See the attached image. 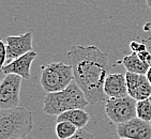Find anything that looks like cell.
Returning <instances> with one entry per match:
<instances>
[{
    "mask_svg": "<svg viewBox=\"0 0 151 139\" xmlns=\"http://www.w3.org/2000/svg\"><path fill=\"white\" fill-rule=\"evenodd\" d=\"M109 55L99 47L73 45L68 52V59L73 69L74 81L85 93L90 105L105 101L104 82L109 67Z\"/></svg>",
    "mask_w": 151,
    "mask_h": 139,
    "instance_id": "6da1fadb",
    "label": "cell"
},
{
    "mask_svg": "<svg viewBox=\"0 0 151 139\" xmlns=\"http://www.w3.org/2000/svg\"><path fill=\"white\" fill-rule=\"evenodd\" d=\"M85 93L75 81H72L62 91L47 93L43 101V111L50 116H59L72 109H85L88 106Z\"/></svg>",
    "mask_w": 151,
    "mask_h": 139,
    "instance_id": "7a4b0ae2",
    "label": "cell"
},
{
    "mask_svg": "<svg viewBox=\"0 0 151 139\" xmlns=\"http://www.w3.org/2000/svg\"><path fill=\"white\" fill-rule=\"evenodd\" d=\"M32 113L26 108L0 110V139H20L33 130Z\"/></svg>",
    "mask_w": 151,
    "mask_h": 139,
    "instance_id": "3957f363",
    "label": "cell"
},
{
    "mask_svg": "<svg viewBox=\"0 0 151 139\" xmlns=\"http://www.w3.org/2000/svg\"><path fill=\"white\" fill-rule=\"evenodd\" d=\"M74 81L71 64L52 62L41 67V86L46 93L62 91Z\"/></svg>",
    "mask_w": 151,
    "mask_h": 139,
    "instance_id": "277c9868",
    "label": "cell"
},
{
    "mask_svg": "<svg viewBox=\"0 0 151 139\" xmlns=\"http://www.w3.org/2000/svg\"><path fill=\"white\" fill-rule=\"evenodd\" d=\"M137 101L132 96L108 99L105 103V112L111 122L120 124L136 118Z\"/></svg>",
    "mask_w": 151,
    "mask_h": 139,
    "instance_id": "5b68a950",
    "label": "cell"
},
{
    "mask_svg": "<svg viewBox=\"0 0 151 139\" xmlns=\"http://www.w3.org/2000/svg\"><path fill=\"white\" fill-rule=\"evenodd\" d=\"M22 77L16 74H8L0 85V108L11 109L19 107V92Z\"/></svg>",
    "mask_w": 151,
    "mask_h": 139,
    "instance_id": "8992f818",
    "label": "cell"
},
{
    "mask_svg": "<svg viewBox=\"0 0 151 139\" xmlns=\"http://www.w3.org/2000/svg\"><path fill=\"white\" fill-rule=\"evenodd\" d=\"M32 41H33V34H32L31 31L25 32V33L19 35H9V37H6V64H9L10 62L19 58L27 52H32Z\"/></svg>",
    "mask_w": 151,
    "mask_h": 139,
    "instance_id": "52a82bcc",
    "label": "cell"
},
{
    "mask_svg": "<svg viewBox=\"0 0 151 139\" xmlns=\"http://www.w3.org/2000/svg\"><path fill=\"white\" fill-rule=\"evenodd\" d=\"M117 134L119 138L151 139V123L136 117L128 122L117 124Z\"/></svg>",
    "mask_w": 151,
    "mask_h": 139,
    "instance_id": "ba28073f",
    "label": "cell"
},
{
    "mask_svg": "<svg viewBox=\"0 0 151 139\" xmlns=\"http://www.w3.org/2000/svg\"><path fill=\"white\" fill-rule=\"evenodd\" d=\"M38 54L35 52H29L25 54L24 56L19 58L15 59L9 64H6L1 67L2 73L6 75L8 74H16L20 76L23 79H29L30 78V70H31V64L37 58Z\"/></svg>",
    "mask_w": 151,
    "mask_h": 139,
    "instance_id": "9c48e42d",
    "label": "cell"
},
{
    "mask_svg": "<svg viewBox=\"0 0 151 139\" xmlns=\"http://www.w3.org/2000/svg\"><path fill=\"white\" fill-rule=\"evenodd\" d=\"M104 92L109 99L124 97L129 95L125 75L121 73L108 74L104 82Z\"/></svg>",
    "mask_w": 151,
    "mask_h": 139,
    "instance_id": "30bf717a",
    "label": "cell"
},
{
    "mask_svg": "<svg viewBox=\"0 0 151 139\" xmlns=\"http://www.w3.org/2000/svg\"><path fill=\"white\" fill-rule=\"evenodd\" d=\"M90 120L89 113L84 109H72L68 110L65 112H62L61 115L57 116V122L61 121H68L74 124L76 128H84L87 123Z\"/></svg>",
    "mask_w": 151,
    "mask_h": 139,
    "instance_id": "8fae6325",
    "label": "cell"
},
{
    "mask_svg": "<svg viewBox=\"0 0 151 139\" xmlns=\"http://www.w3.org/2000/svg\"><path fill=\"white\" fill-rule=\"evenodd\" d=\"M121 63L125 67L127 72L135 73L139 75H146L149 70V63L144 62L139 58V56L133 52L131 55H127L124 58L121 60Z\"/></svg>",
    "mask_w": 151,
    "mask_h": 139,
    "instance_id": "7c38bea8",
    "label": "cell"
},
{
    "mask_svg": "<svg viewBox=\"0 0 151 139\" xmlns=\"http://www.w3.org/2000/svg\"><path fill=\"white\" fill-rule=\"evenodd\" d=\"M77 130H78V128H76L75 125L68 121L57 122L55 128L56 135H57L58 139H70L71 137L75 135Z\"/></svg>",
    "mask_w": 151,
    "mask_h": 139,
    "instance_id": "4fadbf2b",
    "label": "cell"
},
{
    "mask_svg": "<svg viewBox=\"0 0 151 139\" xmlns=\"http://www.w3.org/2000/svg\"><path fill=\"white\" fill-rule=\"evenodd\" d=\"M151 95V84L149 82L148 78L146 77V75H142V79H140L139 86L137 88L136 93L134 95V99L138 101H142V100H148Z\"/></svg>",
    "mask_w": 151,
    "mask_h": 139,
    "instance_id": "5bb4252c",
    "label": "cell"
},
{
    "mask_svg": "<svg viewBox=\"0 0 151 139\" xmlns=\"http://www.w3.org/2000/svg\"><path fill=\"white\" fill-rule=\"evenodd\" d=\"M136 116L137 118L144 121L151 122V103L149 102V100H142L137 102Z\"/></svg>",
    "mask_w": 151,
    "mask_h": 139,
    "instance_id": "9a60e30c",
    "label": "cell"
},
{
    "mask_svg": "<svg viewBox=\"0 0 151 139\" xmlns=\"http://www.w3.org/2000/svg\"><path fill=\"white\" fill-rule=\"evenodd\" d=\"M125 79H127V86H128V93L129 95L134 99V95L136 93V90L139 86L142 75L135 74V73L127 72L125 73Z\"/></svg>",
    "mask_w": 151,
    "mask_h": 139,
    "instance_id": "2e32d148",
    "label": "cell"
},
{
    "mask_svg": "<svg viewBox=\"0 0 151 139\" xmlns=\"http://www.w3.org/2000/svg\"><path fill=\"white\" fill-rule=\"evenodd\" d=\"M70 139H96L94 135L87 130H85L84 128H79L76 134L73 137H71Z\"/></svg>",
    "mask_w": 151,
    "mask_h": 139,
    "instance_id": "e0dca14e",
    "label": "cell"
},
{
    "mask_svg": "<svg viewBox=\"0 0 151 139\" xmlns=\"http://www.w3.org/2000/svg\"><path fill=\"white\" fill-rule=\"evenodd\" d=\"M131 49L133 50V52L135 54H140L142 52H146L147 48L144 44H140L138 42H135V41H132L131 42Z\"/></svg>",
    "mask_w": 151,
    "mask_h": 139,
    "instance_id": "ac0fdd59",
    "label": "cell"
},
{
    "mask_svg": "<svg viewBox=\"0 0 151 139\" xmlns=\"http://www.w3.org/2000/svg\"><path fill=\"white\" fill-rule=\"evenodd\" d=\"M0 50H1V67L6 64V43L2 40L0 41Z\"/></svg>",
    "mask_w": 151,
    "mask_h": 139,
    "instance_id": "d6986e66",
    "label": "cell"
},
{
    "mask_svg": "<svg viewBox=\"0 0 151 139\" xmlns=\"http://www.w3.org/2000/svg\"><path fill=\"white\" fill-rule=\"evenodd\" d=\"M137 55L139 56V58L142 59L144 62L150 63V61H151V54L150 52H148L147 50H146V52H140V54H137Z\"/></svg>",
    "mask_w": 151,
    "mask_h": 139,
    "instance_id": "ffe728a7",
    "label": "cell"
},
{
    "mask_svg": "<svg viewBox=\"0 0 151 139\" xmlns=\"http://www.w3.org/2000/svg\"><path fill=\"white\" fill-rule=\"evenodd\" d=\"M146 77H147V78H148L149 82H150V84H151V67H149L148 72H147V74H146Z\"/></svg>",
    "mask_w": 151,
    "mask_h": 139,
    "instance_id": "44dd1931",
    "label": "cell"
},
{
    "mask_svg": "<svg viewBox=\"0 0 151 139\" xmlns=\"http://www.w3.org/2000/svg\"><path fill=\"white\" fill-rule=\"evenodd\" d=\"M20 139H37V138H35V137H32V136H26V137H23V138H20Z\"/></svg>",
    "mask_w": 151,
    "mask_h": 139,
    "instance_id": "7402d4cb",
    "label": "cell"
},
{
    "mask_svg": "<svg viewBox=\"0 0 151 139\" xmlns=\"http://www.w3.org/2000/svg\"><path fill=\"white\" fill-rule=\"evenodd\" d=\"M146 2H147V4H148V6L151 9V0H146Z\"/></svg>",
    "mask_w": 151,
    "mask_h": 139,
    "instance_id": "603a6c76",
    "label": "cell"
},
{
    "mask_svg": "<svg viewBox=\"0 0 151 139\" xmlns=\"http://www.w3.org/2000/svg\"><path fill=\"white\" fill-rule=\"evenodd\" d=\"M148 100H149V102H150V103H151V95H150V97H149Z\"/></svg>",
    "mask_w": 151,
    "mask_h": 139,
    "instance_id": "cb8c5ba5",
    "label": "cell"
},
{
    "mask_svg": "<svg viewBox=\"0 0 151 139\" xmlns=\"http://www.w3.org/2000/svg\"><path fill=\"white\" fill-rule=\"evenodd\" d=\"M119 139H129V138H119Z\"/></svg>",
    "mask_w": 151,
    "mask_h": 139,
    "instance_id": "d4e9b609",
    "label": "cell"
},
{
    "mask_svg": "<svg viewBox=\"0 0 151 139\" xmlns=\"http://www.w3.org/2000/svg\"><path fill=\"white\" fill-rule=\"evenodd\" d=\"M150 123H151V122H150Z\"/></svg>",
    "mask_w": 151,
    "mask_h": 139,
    "instance_id": "484cf974",
    "label": "cell"
}]
</instances>
